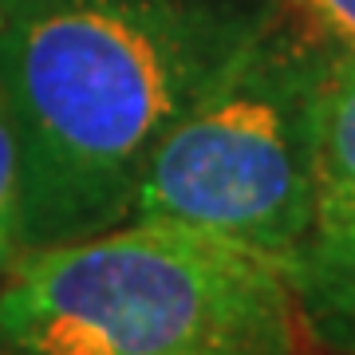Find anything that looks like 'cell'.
Wrapping results in <instances>:
<instances>
[{"instance_id": "1", "label": "cell", "mask_w": 355, "mask_h": 355, "mask_svg": "<svg viewBox=\"0 0 355 355\" xmlns=\"http://www.w3.org/2000/svg\"><path fill=\"white\" fill-rule=\"evenodd\" d=\"M268 12L257 0H0L28 249L127 225L150 150Z\"/></svg>"}, {"instance_id": "2", "label": "cell", "mask_w": 355, "mask_h": 355, "mask_svg": "<svg viewBox=\"0 0 355 355\" xmlns=\"http://www.w3.org/2000/svg\"><path fill=\"white\" fill-rule=\"evenodd\" d=\"M284 265L162 221L28 249L0 284V355H292Z\"/></svg>"}, {"instance_id": "3", "label": "cell", "mask_w": 355, "mask_h": 355, "mask_svg": "<svg viewBox=\"0 0 355 355\" xmlns=\"http://www.w3.org/2000/svg\"><path fill=\"white\" fill-rule=\"evenodd\" d=\"M331 48L268 12L150 150L127 221L198 229L288 265L316 221V99Z\"/></svg>"}, {"instance_id": "4", "label": "cell", "mask_w": 355, "mask_h": 355, "mask_svg": "<svg viewBox=\"0 0 355 355\" xmlns=\"http://www.w3.org/2000/svg\"><path fill=\"white\" fill-rule=\"evenodd\" d=\"M284 272L300 320L336 352L355 355V221L312 229Z\"/></svg>"}, {"instance_id": "5", "label": "cell", "mask_w": 355, "mask_h": 355, "mask_svg": "<svg viewBox=\"0 0 355 355\" xmlns=\"http://www.w3.org/2000/svg\"><path fill=\"white\" fill-rule=\"evenodd\" d=\"M316 221H355V55L331 48L316 99Z\"/></svg>"}, {"instance_id": "6", "label": "cell", "mask_w": 355, "mask_h": 355, "mask_svg": "<svg viewBox=\"0 0 355 355\" xmlns=\"http://www.w3.org/2000/svg\"><path fill=\"white\" fill-rule=\"evenodd\" d=\"M28 253L24 241V174H20V142L4 91H0V284L16 261Z\"/></svg>"}, {"instance_id": "7", "label": "cell", "mask_w": 355, "mask_h": 355, "mask_svg": "<svg viewBox=\"0 0 355 355\" xmlns=\"http://www.w3.org/2000/svg\"><path fill=\"white\" fill-rule=\"evenodd\" d=\"M292 4L304 12L312 32L355 55V0H292Z\"/></svg>"}]
</instances>
